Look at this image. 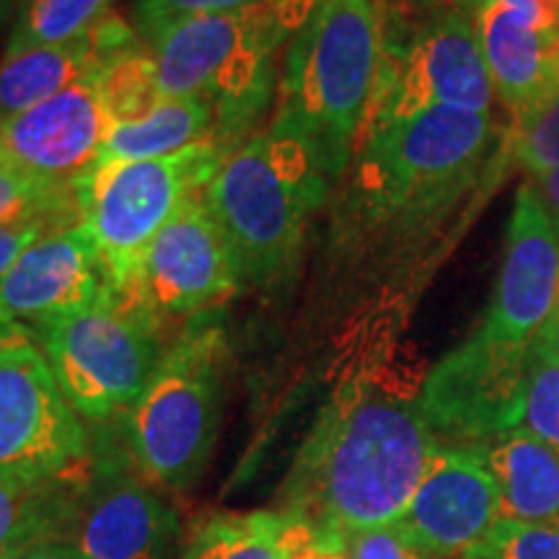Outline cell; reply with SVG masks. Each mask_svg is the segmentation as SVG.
<instances>
[{"label":"cell","instance_id":"cell-1","mask_svg":"<svg viewBox=\"0 0 559 559\" xmlns=\"http://www.w3.org/2000/svg\"><path fill=\"white\" fill-rule=\"evenodd\" d=\"M419 396L360 376L326 404L283 485V513L319 539L400 521L436 456Z\"/></svg>","mask_w":559,"mask_h":559},{"label":"cell","instance_id":"cell-2","mask_svg":"<svg viewBox=\"0 0 559 559\" xmlns=\"http://www.w3.org/2000/svg\"><path fill=\"white\" fill-rule=\"evenodd\" d=\"M383 52L379 0H326L288 41L275 120L306 140L326 179L358 153Z\"/></svg>","mask_w":559,"mask_h":559},{"label":"cell","instance_id":"cell-3","mask_svg":"<svg viewBox=\"0 0 559 559\" xmlns=\"http://www.w3.org/2000/svg\"><path fill=\"white\" fill-rule=\"evenodd\" d=\"M326 194V177L306 140L272 120L239 145L210 181L205 205L234 249L243 283H285L304 234Z\"/></svg>","mask_w":559,"mask_h":559},{"label":"cell","instance_id":"cell-4","mask_svg":"<svg viewBox=\"0 0 559 559\" xmlns=\"http://www.w3.org/2000/svg\"><path fill=\"white\" fill-rule=\"evenodd\" d=\"M492 140V115L481 111L436 107L379 124L360 138L355 194L370 221H432L472 190Z\"/></svg>","mask_w":559,"mask_h":559},{"label":"cell","instance_id":"cell-5","mask_svg":"<svg viewBox=\"0 0 559 559\" xmlns=\"http://www.w3.org/2000/svg\"><path fill=\"white\" fill-rule=\"evenodd\" d=\"M283 45L288 39L270 3L179 21L148 41L160 96L207 102L215 109L213 143L228 153L257 135Z\"/></svg>","mask_w":559,"mask_h":559},{"label":"cell","instance_id":"cell-6","mask_svg":"<svg viewBox=\"0 0 559 559\" xmlns=\"http://www.w3.org/2000/svg\"><path fill=\"white\" fill-rule=\"evenodd\" d=\"M226 334L215 313L190 319L124 415L143 479L187 489L202 477L221 430Z\"/></svg>","mask_w":559,"mask_h":559},{"label":"cell","instance_id":"cell-7","mask_svg":"<svg viewBox=\"0 0 559 559\" xmlns=\"http://www.w3.org/2000/svg\"><path fill=\"white\" fill-rule=\"evenodd\" d=\"M164 319L128 290L104 288L94 304L34 326L70 407L86 419L128 412L164 349Z\"/></svg>","mask_w":559,"mask_h":559},{"label":"cell","instance_id":"cell-8","mask_svg":"<svg viewBox=\"0 0 559 559\" xmlns=\"http://www.w3.org/2000/svg\"><path fill=\"white\" fill-rule=\"evenodd\" d=\"M228 156L218 143L205 140L166 158H99L83 174L75 185L81 218L99 247L107 285L128 283L158 230L187 202L205 198Z\"/></svg>","mask_w":559,"mask_h":559},{"label":"cell","instance_id":"cell-9","mask_svg":"<svg viewBox=\"0 0 559 559\" xmlns=\"http://www.w3.org/2000/svg\"><path fill=\"white\" fill-rule=\"evenodd\" d=\"M88 436L32 340L0 349V479L19 487L79 474Z\"/></svg>","mask_w":559,"mask_h":559},{"label":"cell","instance_id":"cell-10","mask_svg":"<svg viewBox=\"0 0 559 559\" xmlns=\"http://www.w3.org/2000/svg\"><path fill=\"white\" fill-rule=\"evenodd\" d=\"M492 96L474 13L451 5L425 21L404 50L386 47L362 135L436 107L489 115Z\"/></svg>","mask_w":559,"mask_h":559},{"label":"cell","instance_id":"cell-11","mask_svg":"<svg viewBox=\"0 0 559 559\" xmlns=\"http://www.w3.org/2000/svg\"><path fill=\"white\" fill-rule=\"evenodd\" d=\"M526 349L477 330L430 370L419 391V409L440 445L479 449L521 428Z\"/></svg>","mask_w":559,"mask_h":559},{"label":"cell","instance_id":"cell-12","mask_svg":"<svg viewBox=\"0 0 559 559\" xmlns=\"http://www.w3.org/2000/svg\"><path fill=\"white\" fill-rule=\"evenodd\" d=\"M241 270L205 198L187 202L158 230L122 288L160 319H194L239 290ZM111 288V285H109Z\"/></svg>","mask_w":559,"mask_h":559},{"label":"cell","instance_id":"cell-13","mask_svg":"<svg viewBox=\"0 0 559 559\" xmlns=\"http://www.w3.org/2000/svg\"><path fill=\"white\" fill-rule=\"evenodd\" d=\"M179 513L115 459H88L68 544L86 559H177Z\"/></svg>","mask_w":559,"mask_h":559},{"label":"cell","instance_id":"cell-14","mask_svg":"<svg viewBox=\"0 0 559 559\" xmlns=\"http://www.w3.org/2000/svg\"><path fill=\"white\" fill-rule=\"evenodd\" d=\"M500 521V495L479 449L438 445L409 506L394 523L436 559H469Z\"/></svg>","mask_w":559,"mask_h":559},{"label":"cell","instance_id":"cell-15","mask_svg":"<svg viewBox=\"0 0 559 559\" xmlns=\"http://www.w3.org/2000/svg\"><path fill=\"white\" fill-rule=\"evenodd\" d=\"M557 293L559 215L536 185H523L510 213L492 306L479 330L508 345L528 347L555 313Z\"/></svg>","mask_w":559,"mask_h":559},{"label":"cell","instance_id":"cell-16","mask_svg":"<svg viewBox=\"0 0 559 559\" xmlns=\"http://www.w3.org/2000/svg\"><path fill=\"white\" fill-rule=\"evenodd\" d=\"M99 70L0 124L9 164L55 185H79L99 160L111 128Z\"/></svg>","mask_w":559,"mask_h":559},{"label":"cell","instance_id":"cell-17","mask_svg":"<svg viewBox=\"0 0 559 559\" xmlns=\"http://www.w3.org/2000/svg\"><path fill=\"white\" fill-rule=\"evenodd\" d=\"M107 288L99 247L86 223L52 230L32 243L0 280V321L39 326L94 304Z\"/></svg>","mask_w":559,"mask_h":559},{"label":"cell","instance_id":"cell-18","mask_svg":"<svg viewBox=\"0 0 559 559\" xmlns=\"http://www.w3.org/2000/svg\"><path fill=\"white\" fill-rule=\"evenodd\" d=\"M132 41H138V29L109 16L81 39L5 52L0 60V124L79 83Z\"/></svg>","mask_w":559,"mask_h":559},{"label":"cell","instance_id":"cell-19","mask_svg":"<svg viewBox=\"0 0 559 559\" xmlns=\"http://www.w3.org/2000/svg\"><path fill=\"white\" fill-rule=\"evenodd\" d=\"M481 55L502 104L515 117L559 91V39L523 26L502 0L474 13Z\"/></svg>","mask_w":559,"mask_h":559},{"label":"cell","instance_id":"cell-20","mask_svg":"<svg viewBox=\"0 0 559 559\" xmlns=\"http://www.w3.org/2000/svg\"><path fill=\"white\" fill-rule=\"evenodd\" d=\"M500 495V519L559 523V451L526 428L479 445Z\"/></svg>","mask_w":559,"mask_h":559},{"label":"cell","instance_id":"cell-21","mask_svg":"<svg viewBox=\"0 0 559 559\" xmlns=\"http://www.w3.org/2000/svg\"><path fill=\"white\" fill-rule=\"evenodd\" d=\"M86 466L79 474L34 487L0 479V549L5 555L19 557L39 544H68Z\"/></svg>","mask_w":559,"mask_h":559},{"label":"cell","instance_id":"cell-22","mask_svg":"<svg viewBox=\"0 0 559 559\" xmlns=\"http://www.w3.org/2000/svg\"><path fill=\"white\" fill-rule=\"evenodd\" d=\"M215 109L200 99H160L132 122H115L99 158L145 160L166 158L213 140Z\"/></svg>","mask_w":559,"mask_h":559},{"label":"cell","instance_id":"cell-23","mask_svg":"<svg viewBox=\"0 0 559 559\" xmlns=\"http://www.w3.org/2000/svg\"><path fill=\"white\" fill-rule=\"evenodd\" d=\"M313 539L311 526L285 513L221 515L202 526L179 559H290Z\"/></svg>","mask_w":559,"mask_h":559},{"label":"cell","instance_id":"cell-24","mask_svg":"<svg viewBox=\"0 0 559 559\" xmlns=\"http://www.w3.org/2000/svg\"><path fill=\"white\" fill-rule=\"evenodd\" d=\"M24 221H47L58 228L81 223L75 187L39 179L19 166H0V226Z\"/></svg>","mask_w":559,"mask_h":559},{"label":"cell","instance_id":"cell-25","mask_svg":"<svg viewBox=\"0 0 559 559\" xmlns=\"http://www.w3.org/2000/svg\"><path fill=\"white\" fill-rule=\"evenodd\" d=\"M111 5L115 0H29L5 52L86 37L111 16Z\"/></svg>","mask_w":559,"mask_h":559},{"label":"cell","instance_id":"cell-26","mask_svg":"<svg viewBox=\"0 0 559 559\" xmlns=\"http://www.w3.org/2000/svg\"><path fill=\"white\" fill-rule=\"evenodd\" d=\"M523 425L559 451V324L551 313L526 349Z\"/></svg>","mask_w":559,"mask_h":559},{"label":"cell","instance_id":"cell-27","mask_svg":"<svg viewBox=\"0 0 559 559\" xmlns=\"http://www.w3.org/2000/svg\"><path fill=\"white\" fill-rule=\"evenodd\" d=\"M99 83L111 124L138 120L164 99L158 91L151 47H145L140 39L104 62Z\"/></svg>","mask_w":559,"mask_h":559},{"label":"cell","instance_id":"cell-28","mask_svg":"<svg viewBox=\"0 0 559 559\" xmlns=\"http://www.w3.org/2000/svg\"><path fill=\"white\" fill-rule=\"evenodd\" d=\"M515 158L534 179L559 169V91L519 117Z\"/></svg>","mask_w":559,"mask_h":559},{"label":"cell","instance_id":"cell-29","mask_svg":"<svg viewBox=\"0 0 559 559\" xmlns=\"http://www.w3.org/2000/svg\"><path fill=\"white\" fill-rule=\"evenodd\" d=\"M477 559H559V523L500 519Z\"/></svg>","mask_w":559,"mask_h":559},{"label":"cell","instance_id":"cell-30","mask_svg":"<svg viewBox=\"0 0 559 559\" xmlns=\"http://www.w3.org/2000/svg\"><path fill=\"white\" fill-rule=\"evenodd\" d=\"M267 3L272 0H138L135 21L140 37L153 41L160 32L179 24V21L210 16V13H236Z\"/></svg>","mask_w":559,"mask_h":559},{"label":"cell","instance_id":"cell-31","mask_svg":"<svg viewBox=\"0 0 559 559\" xmlns=\"http://www.w3.org/2000/svg\"><path fill=\"white\" fill-rule=\"evenodd\" d=\"M349 559H436L415 547L394 523L366 531H353L345 536Z\"/></svg>","mask_w":559,"mask_h":559},{"label":"cell","instance_id":"cell-32","mask_svg":"<svg viewBox=\"0 0 559 559\" xmlns=\"http://www.w3.org/2000/svg\"><path fill=\"white\" fill-rule=\"evenodd\" d=\"M60 230L58 226L47 221H24V223H9L0 226V280L9 272L21 254L37 243L41 236Z\"/></svg>","mask_w":559,"mask_h":559},{"label":"cell","instance_id":"cell-33","mask_svg":"<svg viewBox=\"0 0 559 559\" xmlns=\"http://www.w3.org/2000/svg\"><path fill=\"white\" fill-rule=\"evenodd\" d=\"M502 5L528 29L559 39V0H502Z\"/></svg>","mask_w":559,"mask_h":559},{"label":"cell","instance_id":"cell-34","mask_svg":"<svg viewBox=\"0 0 559 559\" xmlns=\"http://www.w3.org/2000/svg\"><path fill=\"white\" fill-rule=\"evenodd\" d=\"M321 3L326 0H272V11H275L280 29H283L285 39H293L304 29L306 21H309Z\"/></svg>","mask_w":559,"mask_h":559},{"label":"cell","instance_id":"cell-35","mask_svg":"<svg viewBox=\"0 0 559 559\" xmlns=\"http://www.w3.org/2000/svg\"><path fill=\"white\" fill-rule=\"evenodd\" d=\"M290 559H349L345 551V542H326V539H313L300 547Z\"/></svg>","mask_w":559,"mask_h":559},{"label":"cell","instance_id":"cell-36","mask_svg":"<svg viewBox=\"0 0 559 559\" xmlns=\"http://www.w3.org/2000/svg\"><path fill=\"white\" fill-rule=\"evenodd\" d=\"M13 559H86V557H83L73 544L55 542V544H39V547L21 551V555Z\"/></svg>","mask_w":559,"mask_h":559},{"label":"cell","instance_id":"cell-37","mask_svg":"<svg viewBox=\"0 0 559 559\" xmlns=\"http://www.w3.org/2000/svg\"><path fill=\"white\" fill-rule=\"evenodd\" d=\"M536 190L542 192V198L547 200V205L559 215V169L536 179Z\"/></svg>","mask_w":559,"mask_h":559},{"label":"cell","instance_id":"cell-38","mask_svg":"<svg viewBox=\"0 0 559 559\" xmlns=\"http://www.w3.org/2000/svg\"><path fill=\"white\" fill-rule=\"evenodd\" d=\"M26 340H32L29 330H24V326H16V324H3V321H0V349L13 347Z\"/></svg>","mask_w":559,"mask_h":559},{"label":"cell","instance_id":"cell-39","mask_svg":"<svg viewBox=\"0 0 559 559\" xmlns=\"http://www.w3.org/2000/svg\"><path fill=\"white\" fill-rule=\"evenodd\" d=\"M485 3H489V0H456L459 9H464V11H469V13H477Z\"/></svg>","mask_w":559,"mask_h":559},{"label":"cell","instance_id":"cell-40","mask_svg":"<svg viewBox=\"0 0 559 559\" xmlns=\"http://www.w3.org/2000/svg\"><path fill=\"white\" fill-rule=\"evenodd\" d=\"M415 5H423V9H436V5H443L445 0H412ZM453 5H456V0H453Z\"/></svg>","mask_w":559,"mask_h":559},{"label":"cell","instance_id":"cell-41","mask_svg":"<svg viewBox=\"0 0 559 559\" xmlns=\"http://www.w3.org/2000/svg\"><path fill=\"white\" fill-rule=\"evenodd\" d=\"M11 5H13V0H0V26H3V21L9 19Z\"/></svg>","mask_w":559,"mask_h":559},{"label":"cell","instance_id":"cell-42","mask_svg":"<svg viewBox=\"0 0 559 559\" xmlns=\"http://www.w3.org/2000/svg\"><path fill=\"white\" fill-rule=\"evenodd\" d=\"M9 164V156H5V148H3V138H0V166Z\"/></svg>","mask_w":559,"mask_h":559},{"label":"cell","instance_id":"cell-43","mask_svg":"<svg viewBox=\"0 0 559 559\" xmlns=\"http://www.w3.org/2000/svg\"><path fill=\"white\" fill-rule=\"evenodd\" d=\"M0 559H13V557H11V555H5V551L0 549Z\"/></svg>","mask_w":559,"mask_h":559},{"label":"cell","instance_id":"cell-44","mask_svg":"<svg viewBox=\"0 0 559 559\" xmlns=\"http://www.w3.org/2000/svg\"><path fill=\"white\" fill-rule=\"evenodd\" d=\"M555 319H557V324H559V306L555 309Z\"/></svg>","mask_w":559,"mask_h":559},{"label":"cell","instance_id":"cell-45","mask_svg":"<svg viewBox=\"0 0 559 559\" xmlns=\"http://www.w3.org/2000/svg\"><path fill=\"white\" fill-rule=\"evenodd\" d=\"M469 559H477V557H469Z\"/></svg>","mask_w":559,"mask_h":559}]
</instances>
